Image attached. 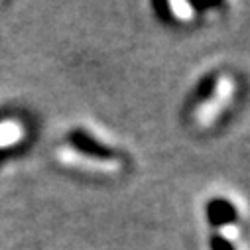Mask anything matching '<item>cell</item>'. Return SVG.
I'll use <instances>...</instances> for the list:
<instances>
[{"mask_svg":"<svg viewBox=\"0 0 250 250\" xmlns=\"http://www.w3.org/2000/svg\"><path fill=\"white\" fill-rule=\"evenodd\" d=\"M234 93H236V83L230 75H221L217 81H215V87L211 89V95L199 104L195 116L201 124H211L215 122L221 112L230 104V101L234 99Z\"/></svg>","mask_w":250,"mask_h":250,"instance_id":"6da1fadb","label":"cell"},{"mask_svg":"<svg viewBox=\"0 0 250 250\" xmlns=\"http://www.w3.org/2000/svg\"><path fill=\"white\" fill-rule=\"evenodd\" d=\"M69 144H71V148H75L83 156L104 160V162L114 160V152L108 146H104L103 142H99L95 136H91L89 132H85V130H73L69 134Z\"/></svg>","mask_w":250,"mask_h":250,"instance_id":"7a4b0ae2","label":"cell"},{"mask_svg":"<svg viewBox=\"0 0 250 250\" xmlns=\"http://www.w3.org/2000/svg\"><path fill=\"white\" fill-rule=\"evenodd\" d=\"M209 219H211V223L215 221L219 227L227 225V223H234V211L227 201L217 199V201L209 203Z\"/></svg>","mask_w":250,"mask_h":250,"instance_id":"3957f363","label":"cell"},{"mask_svg":"<svg viewBox=\"0 0 250 250\" xmlns=\"http://www.w3.org/2000/svg\"><path fill=\"white\" fill-rule=\"evenodd\" d=\"M211 246H213V250H234L232 244L227 242V240L221 238V236H215V238L211 240Z\"/></svg>","mask_w":250,"mask_h":250,"instance_id":"277c9868","label":"cell"}]
</instances>
